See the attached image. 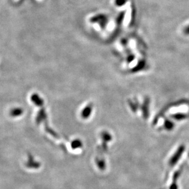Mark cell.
Masks as SVG:
<instances>
[{"instance_id":"obj_1","label":"cell","mask_w":189,"mask_h":189,"mask_svg":"<svg viewBox=\"0 0 189 189\" xmlns=\"http://www.w3.org/2000/svg\"><path fill=\"white\" fill-rule=\"evenodd\" d=\"M171 118H173L175 120H184L186 118H187L188 115L186 114V113L178 112V113H176V114H174L171 115Z\"/></svg>"},{"instance_id":"obj_2","label":"cell","mask_w":189,"mask_h":189,"mask_svg":"<svg viewBox=\"0 0 189 189\" xmlns=\"http://www.w3.org/2000/svg\"><path fill=\"white\" fill-rule=\"evenodd\" d=\"M166 128L168 130H172L174 127H175V124L174 123H173L171 121H170V120H167L166 122H165V125Z\"/></svg>"},{"instance_id":"obj_3","label":"cell","mask_w":189,"mask_h":189,"mask_svg":"<svg viewBox=\"0 0 189 189\" xmlns=\"http://www.w3.org/2000/svg\"><path fill=\"white\" fill-rule=\"evenodd\" d=\"M184 34L186 35H189V25L186 26L183 30Z\"/></svg>"}]
</instances>
